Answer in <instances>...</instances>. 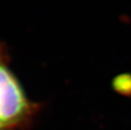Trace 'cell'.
I'll use <instances>...</instances> for the list:
<instances>
[{
    "instance_id": "6da1fadb",
    "label": "cell",
    "mask_w": 131,
    "mask_h": 130,
    "mask_svg": "<svg viewBox=\"0 0 131 130\" xmlns=\"http://www.w3.org/2000/svg\"><path fill=\"white\" fill-rule=\"evenodd\" d=\"M31 112V104L9 68L0 42V124L4 130H16L27 123Z\"/></svg>"
},
{
    "instance_id": "7a4b0ae2",
    "label": "cell",
    "mask_w": 131,
    "mask_h": 130,
    "mask_svg": "<svg viewBox=\"0 0 131 130\" xmlns=\"http://www.w3.org/2000/svg\"><path fill=\"white\" fill-rule=\"evenodd\" d=\"M0 130H4V128H2V126H1V124H0Z\"/></svg>"
}]
</instances>
